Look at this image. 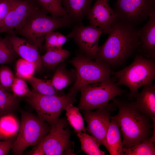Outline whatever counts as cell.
I'll list each match as a JSON object with an SVG mask.
<instances>
[{"label": "cell", "instance_id": "1", "mask_svg": "<svg viewBox=\"0 0 155 155\" xmlns=\"http://www.w3.org/2000/svg\"><path fill=\"white\" fill-rule=\"evenodd\" d=\"M107 34V39L99 47L95 61L108 66L124 61L140 46L138 30L135 26L117 18Z\"/></svg>", "mask_w": 155, "mask_h": 155}, {"label": "cell", "instance_id": "2", "mask_svg": "<svg viewBox=\"0 0 155 155\" xmlns=\"http://www.w3.org/2000/svg\"><path fill=\"white\" fill-rule=\"evenodd\" d=\"M119 111L115 116L122 135L123 147L130 148L148 139L150 125L149 117L141 113L135 102L113 100Z\"/></svg>", "mask_w": 155, "mask_h": 155}, {"label": "cell", "instance_id": "3", "mask_svg": "<svg viewBox=\"0 0 155 155\" xmlns=\"http://www.w3.org/2000/svg\"><path fill=\"white\" fill-rule=\"evenodd\" d=\"M40 7L34 11L13 33L30 40L38 48H42L46 35L61 28H69L73 23L69 17H54Z\"/></svg>", "mask_w": 155, "mask_h": 155}, {"label": "cell", "instance_id": "4", "mask_svg": "<svg viewBox=\"0 0 155 155\" xmlns=\"http://www.w3.org/2000/svg\"><path fill=\"white\" fill-rule=\"evenodd\" d=\"M32 91L26 100L35 110L37 116L51 127L59 118L62 111L68 104L76 101L77 92L71 88L66 94L44 95Z\"/></svg>", "mask_w": 155, "mask_h": 155}, {"label": "cell", "instance_id": "5", "mask_svg": "<svg viewBox=\"0 0 155 155\" xmlns=\"http://www.w3.org/2000/svg\"><path fill=\"white\" fill-rule=\"evenodd\" d=\"M113 73L118 79L116 85L128 87L129 97L132 98L139 88L152 83L155 78V65L153 59L138 55L128 66Z\"/></svg>", "mask_w": 155, "mask_h": 155}, {"label": "cell", "instance_id": "6", "mask_svg": "<svg viewBox=\"0 0 155 155\" xmlns=\"http://www.w3.org/2000/svg\"><path fill=\"white\" fill-rule=\"evenodd\" d=\"M21 113L19 129L12 149L16 155H21L29 146L38 145L51 129L47 123L37 116L25 111Z\"/></svg>", "mask_w": 155, "mask_h": 155}, {"label": "cell", "instance_id": "7", "mask_svg": "<svg viewBox=\"0 0 155 155\" xmlns=\"http://www.w3.org/2000/svg\"><path fill=\"white\" fill-rule=\"evenodd\" d=\"M69 62L75 67L76 73L75 82L71 88L77 92L88 85L101 82L110 78L111 72L108 65L92 60L81 52Z\"/></svg>", "mask_w": 155, "mask_h": 155}, {"label": "cell", "instance_id": "8", "mask_svg": "<svg viewBox=\"0 0 155 155\" xmlns=\"http://www.w3.org/2000/svg\"><path fill=\"white\" fill-rule=\"evenodd\" d=\"M80 90L81 96L78 108L83 111L106 107L110 100L124 92L111 78L101 82L88 85Z\"/></svg>", "mask_w": 155, "mask_h": 155}, {"label": "cell", "instance_id": "9", "mask_svg": "<svg viewBox=\"0 0 155 155\" xmlns=\"http://www.w3.org/2000/svg\"><path fill=\"white\" fill-rule=\"evenodd\" d=\"M64 118H59L51 127L50 130L43 140L38 145L43 150L44 155H75L72 148L71 132Z\"/></svg>", "mask_w": 155, "mask_h": 155}, {"label": "cell", "instance_id": "10", "mask_svg": "<svg viewBox=\"0 0 155 155\" xmlns=\"http://www.w3.org/2000/svg\"><path fill=\"white\" fill-rule=\"evenodd\" d=\"M114 10L118 19L135 26L155 13V0H117Z\"/></svg>", "mask_w": 155, "mask_h": 155}, {"label": "cell", "instance_id": "11", "mask_svg": "<svg viewBox=\"0 0 155 155\" xmlns=\"http://www.w3.org/2000/svg\"><path fill=\"white\" fill-rule=\"evenodd\" d=\"M102 31L91 26H84L76 24L66 36L71 38L80 49L81 52L91 59H95L99 48L98 43Z\"/></svg>", "mask_w": 155, "mask_h": 155}, {"label": "cell", "instance_id": "12", "mask_svg": "<svg viewBox=\"0 0 155 155\" xmlns=\"http://www.w3.org/2000/svg\"><path fill=\"white\" fill-rule=\"evenodd\" d=\"M40 7L35 0H16L0 23V33H13Z\"/></svg>", "mask_w": 155, "mask_h": 155}, {"label": "cell", "instance_id": "13", "mask_svg": "<svg viewBox=\"0 0 155 155\" xmlns=\"http://www.w3.org/2000/svg\"><path fill=\"white\" fill-rule=\"evenodd\" d=\"M110 104L95 111H83L84 119L87 124L86 128L99 145L106 148V134L110 122Z\"/></svg>", "mask_w": 155, "mask_h": 155}, {"label": "cell", "instance_id": "14", "mask_svg": "<svg viewBox=\"0 0 155 155\" xmlns=\"http://www.w3.org/2000/svg\"><path fill=\"white\" fill-rule=\"evenodd\" d=\"M109 0H96L87 16L90 25L101 29L107 34L112 24L117 18V15L110 6Z\"/></svg>", "mask_w": 155, "mask_h": 155}, {"label": "cell", "instance_id": "15", "mask_svg": "<svg viewBox=\"0 0 155 155\" xmlns=\"http://www.w3.org/2000/svg\"><path fill=\"white\" fill-rule=\"evenodd\" d=\"M10 34L8 38L16 54L21 58L34 64L36 71L41 70L43 66L38 47L24 38L20 37L13 33Z\"/></svg>", "mask_w": 155, "mask_h": 155}, {"label": "cell", "instance_id": "16", "mask_svg": "<svg viewBox=\"0 0 155 155\" xmlns=\"http://www.w3.org/2000/svg\"><path fill=\"white\" fill-rule=\"evenodd\" d=\"M147 23L138 30L142 52L146 57L152 59L155 57V13L149 16Z\"/></svg>", "mask_w": 155, "mask_h": 155}, {"label": "cell", "instance_id": "17", "mask_svg": "<svg viewBox=\"0 0 155 155\" xmlns=\"http://www.w3.org/2000/svg\"><path fill=\"white\" fill-rule=\"evenodd\" d=\"M135 104L142 113L150 118L155 123V85L152 83L144 86L141 91L134 96Z\"/></svg>", "mask_w": 155, "mask_h": 155}, {"label": "cell", "instance_id": "18", "mask_svg": "<svg viewBox=\"0 0 155 155\" xmlns=\"http://www.w3.org/2000/svg\"><path fill=\"white\" fill-rule=\"evenodd\" d=\"M93 0H63L61 3L73 23L81 24L91 8Z\"/></svg>", "mask_w": 155, "mask_h": 155}, {"label": "cell", "instance_id": "19", "mask_svg": "<svg viewBox=\"0 0 155 155\" xmlns=\"http://www.w3.org/2000/svg\"><path fill=\"white\" fill-rule=\"evenodd\" d=\"M110 120L106 137V149L111 155H124L118 122L115 116Z\"/></svg>", "mask_w": 155, "mask_h": 155}, {"label": "cell", "instance_id": "20", "mask_svg": "<svg viewBox=\"0 0 155 155\" xmlns=\"http://www.w3.org/2000/svg\"><path fill=\"white\" fill-rule=\"evenodd\" d=\"M57 66L54 74L51 80L54 87L58 90L61 91L75 82L76 71L74 69L67 70L63 63H61Z\"/></svg>", "mask_w": 155, "mask_h": 155}, {"label": "cell", "instance_id": "21", "mask_svg": "<svg viewBox=\"0 0 155 155\" xmlns=\"http://www.w3.org/2000/svg\"><path fill=\"white\" fill-rule=\"evenodd\" d=\"M70 54L69 51L62 48L47 51L41 58L42 66L49 68L55 67L67 59Z\"/></svg>", "mask_w": 155, "mask_h": 155}, {"label": "cell", "instance_id": "22", "mask_svg": "<svg viewBox=\"0 0 155 155\" xmlns=\"http://www.w3.org/2000/svg\"><path fill=\"white\" fill-rule=\"evenodd\" d=\"M18 97L0 85V116L11 113L17 108Z\"/></svg>", "mask_w": 155, "mask_h": 155}, {"label": "cell", "instance_id": "23", "mask_svg": "<svg viewBox=\"0 0 155 155\" xmlns=\"http://www.w3.org/2000/svg\"><path fill=\"white\" fill-rule=\"evenodd\" d=\"M20 124L11 113L0 118V131L6 139L13 138L17 135Z\"/></svg>", "mask_w": 155, "mask_h": 155}, {"label": "cell", "instance_id": "24", "mask_svg": "<svg viewBox=\"0 0 155 155\" xmlns=\"http://www.w3.org/2000/svg\"><path fill=\"white\" fill-rule=\"evenodd\" d=\"M81 143V149L88 155H104V151L99 148V144L92 136L85 132L77 133Z\"/></svg>", "mask_w": 155, "mask_h": 155}, {"label": "cell", "instance_id": "25", "mask_svg": "<svg viewBox=\"0 0 155 155\" xmlns=\"http://www.w3.org/2000/svg\"><path fill=\"white\" fill-rule=\"evenodd\" d=\"M37 92L42 95L62 96L65 94L61 91L56 90L53 86L51 80L46 82L34 76L26 80Z\"/></svg>", "mask_w": 155, "mask_h": 155}, {"label": "cell", "instance_id": "26", "mask_svg": "<svg viewBox=\"0 0 155 155\" xmlns=\"http://www.w3.org/2000/svg\"><path fill=\"white\" fill-rule=\"evenodd\" d=\"M65 110L67 120L75 132L78 133L82 131L86 132L84 119L79 109L74 106L73 104L70 103L67 105Z\"/></svg>", "mask_w": 155, "mask_h": 155}, {"label": "cell", "instance_id": "27", "mask_svg": "<svg viewBox=\"0 0 155 155\" xmlns=\"http://www.w3.org/2000/svg\"><path fill=\"white\" fill-rule=\"evenodd\" d=\"M154 142L152 138H149L133 146L126 148L123 147V151L125 155H154Z\"/></svg>", "mask_w": 155, "mask_h": 155}, {"label": "cell", "instance_id": "28", "mask_svg": "<svg viewBox=\"0 0 155 155\" xmlns=\"http://www.w3.org/2000/svg\"><path fill=\"white\" fill-rule=\"evenodd\" d=\"M42 8L54 17H69L59 0H35Z\"/></svg>", "mask_w": 155, "mask_h": 155}, {"label": "cell", "instance_id": "29", "mask_svg": "<svg viewBox=\"0 0 155 155\" xmlns=\"http://www.w3.org/2000/svg\"><path fill=\"white\" fill-rule=\"evenodd\" d=\"M17 55L14 51L8 37H0V64L6 65L11 63Z\"/></svg>", "mask_w": 155, "mask_h": 155}, {"label": "cell", "instance_id": "30", "mask_svg": "<svg viewBox=\"0 0 155 155\" xmlns=\"http://www.w3.org/2000/svg\"><path fill=\"white\" fill-rule=\"evenodd\" d=\"M67 37L59 32L51 31L45 37L44 47L46 51L62 48L67 40Z\"/></svg>", "mask_w": 155, "mask_h": 155}, {"label": "cell", "instance_id": "31", "mask_svg": "<svg viewBox=\"0 0 155 155\" xmlns=\"http://www.w3.org/2000/svg\"><path fill=\"white\" fill-rule=\"evenodd\" d=\"M16 70L17 77L26 80L34 76L36 68L33 63L21 58L16 62Z\"/></svg>", "mask_w": 155, "mask_h": 155}, {"label": "cell", "instance_id": "32", "mask_svg": "<svg viewBox=\"0 0 155 155\" xmlns=\"http://www.w3.org/2000/svg\"><path fill=\"white\" fill-rule=\"evenodd\" d=\"M11 90L13 94L18 97L25 98L30 96L32 92L24 80L18 77L15 78Z\"/></svg>", "mask_w": 155, "mask_h": 155}, {"label": "cell", "instance_id": "33", "mask_svg": "<svg viewBox=\"0 0 155 155\" xmlns=\"http://www.w3.org/2000/svg\"><path fill=\"white\" fill-rule=\"evenodd\" d=\"M15 77L11 69L5 65L0 66V85L9 91H11V87Z\"/></svg>", "mask_w": 155, "mask_h": 155}, {"label": "cell", "instance_id": "34", "mask_svg": "<svg viewBox=\"0 0 155 155\" xmlns=\"http://www.w3.org/2000/svg\"><path fill=\"white\" fill-rule=\"evenodd\" d=\"M14 141L12 138L0 140V155L7 154L12 149Z\"/></svg>", "mask_w": 155, "mask_h": 155}, {"label": "cell", "instance_id": "35", "mask_svg": "<svg viewBox=\"0 0 155 155\" xmlns=\"http://www.w3.org/2000/svg\"><path fill=\"white\" fill-rule=\"evenodd\" d=\"M32 154L33 155H44V153L42 148L40 146L37 145Z\"/></svg>", "mask_w": 155, "mask_h": 155}, {"label": "cell", "instance_id": "36", "mask_svg": "<svg viewBox=\"0 0 155 155\" xmlns=\"http://www.w3.org/2000/svg\"><path fill=\"white\" fill-rule=\"evenodd\" d=\"M5 137L3 135L0 131V140L5 139Z\"/></svg>", "mask_w": 155, "mask_h": 155}, {"label": "cell", "instance_id": "37", "mask_svg": "<svg viewBox=\"0 0 155 155\" xmlns=\"http://www.w3.org/2000/svg\"><path fill=\"white\" fill-rule=\"evenodd\" d=\"M2 21V20L1 19V18H0V23L1 22V21Z\"/></svg>", "mask_w": 155, "mask_h": 155}, {"label": "cell", "instance_id": "38", "mask_svg": "<svg viewBox=\"0 0 155 155\" xmlns=\"http://www.w3.org/2000/svg\"><path fill=\"white\" fill-rule=\"evenodd\" d=\"M61 2H62L63 0H59Z\"/></svg>", "mask_w": 155, "mask_h": 155}, {"label": "cell", "instance_id": "39", "mask_svg": "<svg viewBox=\"0 0 155 155\" xmlns=\"http://www.w3.org/2000/svg\"><path fill=\"white\" fill-rule=\"evenodd\" d=\"M2 0H0V2H1Z\"/></svg>", "mask_w": 155, "mask_h": 155}, {"label": "cell", "instance_id": "40", "mask_svg": "<svg viewBox=\"0 0 155 155\" xmlns=\"http://www.w3.org/2000/svg\"><path fill=\"white\" fill-rule=\"evenodd\" d=\"M3 0H2V1H3Z\"/></svg>", "mask_w": 155, "mask_h": 155}]
</instances>
